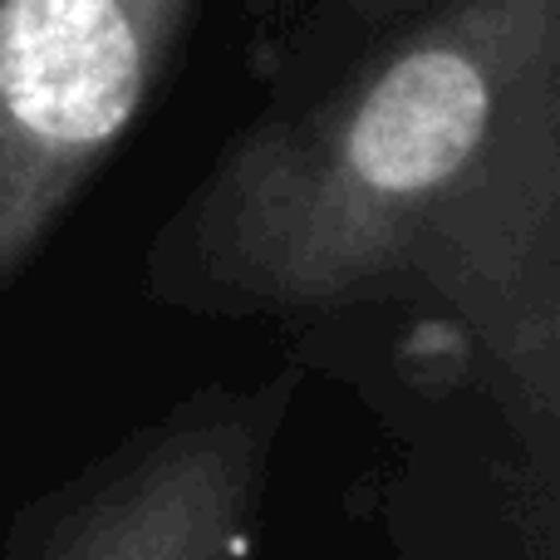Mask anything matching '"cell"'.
<instances>
[{
	"label": "cell",
	"mask_w": 560,
	"mask_h": 560,
	"mask_svg": "<svg viewBox=\"0 0 560 560\" xmlns=\"http://www.w3.org/2000/svg\"><path fill=\"white\" fill-rule=\"evenodd\" d=\"M261 457L242 408L177 423L124 457L39 560H242Z\"/></svg>",
	"instance_id": "obj_3"
},
{
	"label": "cell",
	"mask_w": 560,
	"mask_h": 560,
	"mask_svg": "<svg viewBox=\"0 0 560 560\" xmlns=\"http://www.w3.org/2000/svg\"><path fill=\"white\" fill-rule=\"evenodd\" d=\"M197 0H0V285L138 124Z\"/></svg>",
	"instance_id": "obj_2"
},
{
	"label": "cell",
	"mask_w": 560,
	"mask_h": 560,
	"mask_svg": "<svg viewBox=\"0 0 560 560\" xmlns=\"http://www.w3.org/2000/svg\"><path fill=\"white\" fill-rule=\"evenodd\" d=\"M212 295L433 300L556 418L560 0H453L222 158L187 222Z\"/></svg>",
	"instance_id": "obj_1"
},
{
	"label": "cell",
	"mask_w": 560,
	"mask_h": 560,
	"mask_svg": "<svg viewBox=\"0 0 560 560\" xmlns=\"http://www.w3.org/2000/svg\"><path fill=\"white\" fill-rule=\"evenodd\" d=\"M354 5H364V10H384V5H394V0H354Z\"/></svg>",
	"instance_id": "obj_4"
}]
</instances>
